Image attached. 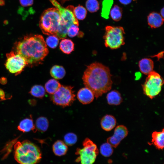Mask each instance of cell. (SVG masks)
I'll return each instance as SVG.
<instances>
[{"label":"cell","mask_w":164,"mask_h":164,"mask_svg":"<svg viewBox=\"0 0 164 164\" xmlns=\"http://www.w3.org/2000/svg\"><path fill=\"white\" fill-rule=\"evenodd\" d=\"M14 48V52L23 57L30 67L42 63L49 53L43 37L38 34L25 36L15 42Z\"/></svg>","instance_id":"1"},{"label":"cell","mask_w":164,"mask_h":164,"mask_svg":"<svg viewBox=\"0 0 164 164\" xmlns=\"http://www.w3.org/2000/svg\"><path fill=\"white\" fill-rule=\"evenodd\" d=\"M111 77L108 67L95 62L87 67L82 80L85 87L90 89L97 98L111 89Z\"/></svg>","instance_id":"2"},{"label":"cell","mask_w":164,"mask_h":164,"mask_svg":"<svg viewBox=\"0 0 164 164\" xmlns=\"http://www.w3.org/2000/svg\"><path fill=\"white\" fill-rule=\"evenodd\" d=\"M14 149L15 159L19 164H36L42 158L39 148L28 140L17 142Z\"/></svg>","instance_id":"3"},{"label":"cell","mask_w":164,"mask_h":164,"mask_svg":"<svg viewBox=\"0 0 164 164\" xmlns=\"http://www.w3.org/2000/svg\"><path fill=\"white\" fill-rule=\"evenodd\" d=\"M60 12L56 8L48 9L43 12L39 22V27L43 34L56 36L60 22Z\"/></svg>","instance_id":"4"},{"label":"cell","mask_w":164,"mask_h":164,"mask_svg":"<svg viewBox=\"0 0 164 164\" xmlns=\"http://www.w3.org/2000/svg\"><path fill=\"white\" fill-rule=\"evenodd\" d=\"M59 10L60 15V22L56 36L59 39L66 37L68 28L72 24L79 26L78 21L73 12L74 7L68 6L66 8L62 7L56 0H49Z\"/></svg>","instance_id":"5"},{"label":"cell","mask_w":164,"mask_h":164,"mask_svg":"<svg viewBox=\"0 0 164 164\" xmlns=\"http://www.w3.org/2000/svg\"><path fill=\"white\" fill-rule=\"evenodd\" d=\"M83 147L77 149L75 154L78 156L75 161L80 164H93L98 153L96 145L88 138L82 143Z\"/></svg>","instance_id":"6"},{"label":"cell","mask_w":164,"mask_h":164,"mask_svg":"<svg viewBox=\"0 0 164 164\" xmlns=\"http://www.w3.org/2000/svg\"><path fill=\"white\" fill-rule=\"evenodd\" d=\"M105 30L103 38L106 47L116 49L125 44V32L123 27L108 26L105 27Z\"/></svg>","instance_id":"7"},{"label":"cell","mask_w":164,"mask_h":164,"mask_svg":"<svg viewBox=\"0 0 164 164\" xmlns=\"http://www.w3.org/2000/svg\"><path fill=\"white\" fill-rule=\"evenodd\" d=\"M163 84V80L160 75L153 71L148 75L142 85L143 93L152 99L160 93Z\"/></svg>","instance_id":"8"},{"label":"cell","mask_w":164,"mask_h":164,"mask_svg":"<svg viewBox=\"0 0 164 164\" xmlns=\"http://www.w3.org/2000/svg\"><path fill=\"white\" fill-rule=\"evenodd\" d=\"M70 86L61 85L53 94L51 100L54 104L64 107L71 105L75 100V94Z\"/></svg>","instance_id":"9"},{"label":"cell","mask_w":164,"mask_h":164,"mask_svg":"<svg viewBox=\"0 0 164 164\" xmlns=\"http://www.w3.org/2000/svg\"><path fill=\"white\" fill-rule=\"evenodd\" d=\"M6 56L7 59L5 64L6 68L16 76L20 74L27 66L25 59L14 51L7 53Z\"/></svg>","instance_id":"10"},{"label":"cell","mask_w":164,"mask_h":164,"mask_svg":"<svg viewBox=\"0 0 164 164\" xmlns=\"http://www.w3.org/2000/svg\"><path fill=\"white\" fill-rule=\"evenodd\" d=\"M128 134V129L125 126L122 125H119L115 128L114 135L108 137L107 142L113 147L116 148L121 140L127 136Z\"/></svg>","instance_id":"11"},{"label":"cell","mask_w":164,"mask_h":164,"mask_svg":"<svg viewBox=\"0 0 164 164\" xmlns=\"http://www.w3.org/2000/svg\"><path fill=\"white\" fill-rule=\"evenodd\" d=\"M77 97L80 103L83 104H86L91 103L94 100V96L90 89L85 87L79 90Z\"/></svg>","instance_id":"12"},{"label":"cell","mask_w":164,"mask_h":164,"mask_svg":"<svg viewBox=\"0 0 164 164\" xmlns=\"http://www.w3.org/2000/svg\"><path fill=\"white\" fill-rule=\"evenodd\" d=\"M148 25L152 29L160 27L163 24L164 19L160 14L155 12L150 13L147 17Z\"/></svg>","instance_id":"13"},{"label":"cell","mask_w":164,"mask_h":164,"mask_svg":"<svg viewBox=\"0 0 164 164\" xmlns=\"http://www.w3.org/2000/svg\"><path fill=\"white\" fill-rule=\"evenodd\" d=\"M116 120L113 116L107 114L102 118L101 121V128L106 131L112 130L115 126Z\"/></svg>","instance_id":"14"},{"label":"cell","mask_w":164,"mask_h":164,"mask_svg":"<svg viewBox=\"0 0 164 164\" xmlns=\"http://www.w3.org/2000/svg\"><path fill=\"white\" fill-rule=\"evenodd\" d=\"M138 66L140 71L145 75H148L153 71L154 65L150 58H144L139 61Z\"/></svg>","instance_id":"15"},{"label":"cell","mask_w":164,"mask_h":164,"mask_svg":"<svg viewBox=\"0 0 164 164\" xmlns=\"http://www.w3.org/2000/svg\"><path fill=\"white\" fill-rule=\"evenodd\" d=\"M151 143L149 144H153L157 148L162 149L164 146V131L163 128L161 132H154L152 134Z\"/></svg>","instance_id":"16"},{"label":"cell","mask_w":164,"mask_h":164,"mask_svg":"<svg viewBox=\"0 0 164 164\" xmlns=\"http://www.w3.org/2000/svg\"><path fill=\"white\" fill-rule=\"evenodd\" d=\"M17 128L18 130L23 132H28L31 131L35 132L37 130L31 117L30 118H26L21 121Z\"/></svg>","instance_id":"17"},{"label":"cell","mask_w":164,"mask_h":164,"mask_svg":"<svg viewBox=\"0 0 164 164\" xmlns=\"http://www.w3.org/2000/svg\"><path fill=\"white\" fill-rule=\"evenodd\" d=\"M68 148L64 142L58 140L53 144L52 146L53 152L56 156H60L65 155L67 153Z\"/></svg>","instance_id":"18"},{"label":"cell","mask_w":164,"mask_h":164,"mask_svg":"<svg viewBox=\"0 0 164 164\" xmlns=\"http://www.w3.org/2000/svg\"><path fill=\"white\" fill-rule=\"evenodd\" d=\"M106 98L108 104L111 105H119L122 101L121 94L118 91L115 90L108 93Z\"/></svg>","instance_id":"19"},{"label":"cell","mask_w":164,"mask_h":164,"mask_svg":"<svg viewBox=\"0 0 164 164\" xmlns=\"http://www.w3.org/2000/svg\"><path fill=\"white\" fill-rule=\"evenodd\" d=\"M60 48L64 53L69 54L74 50V44L70 39H64L60 43Z\"/></svg>","instance_id":"20"},{"label":"cell","mask_w":164,"mask_h":164,"mask_svg":"<svg viewBox=\"0 0 164 164\" xmlns=\"http://www.w3.org/2000/svg\"><path fill=\"white\" fill-rule=\"evenodd\" d=\"M50 73L51 76L56 79L63 78L66 74L65 70L63 67L57 65H54L51 68Z\"/></svg>","instance_id":"21"},{"label":"cell","mask_w":164,"mask_h":164,"mask_svg":"<svg viewBox=\"0 0 164 164\" xmlns=\"http://www.w3.org/2000/svg\"><path fill=\"white\" fill-rule=\"evenodd\" d=\"M58 81L55 79H51L45 84V87L46 91L50 94H53L61 86Z\"/></svg>","instance_id":"22"},{"label":"cell","mask_w":164,"mask_h":164,"mask_svg":"<svg viewBox=\"0 0 164 164\" xmlns=\"http://www.w3.org/2000/svg\"><path fill=\"white\" fill-rule=\"evenodd\" d=\"M49 125L48 120L44 117H39L36 121V128L38 131L41 132L46 131L48 128Z\"/></svg>","instance_id":"23"},{"label":"cell","mask_w":164,"mask_h":164,"mask_svg":"<svg viewBox=\"0 0 164 164\" xmlns=\"http://www.w3.org/2000/svg\"><path fill=\"white\" fill-rule=\"evenodd\" d=\"M113 3V0H104L102 3L101 16L103 18L108 19L111 9Z\"/></svg>","instance_id":"24"},{"label":"cell","mask_w":164,"mask_h":164,"mask_svg":"<svg viewBox=\"0 0 164 164\" xmlns=\"http://www.w3.org/2000/svg\"><path fill=\"white\" fill-rule=\"evenodd\" d=\"M29 93L34 97L42 98L45 95V90L42 85H35L31 88Z\"/></svg>","instance_id":"25"},{"label":"cell","mask_w":164,"mask_h":164,"mask_svg":"<svg viewBox=\"0 0 164 164\" xmlns=\"http://www.w3.org/2000/svg\"><path fill=\"white\" fill-rule=\"evenodd\" d=\"M110 12L111 17L113 20L117 22L121 19L122 10V9L118 5H114Z\"/></svg>","instance_id":"26"},{"label":"cell","mask_w":164,"mask_h":164,"mask_svg":"<svg viewBox=\"0 0 164 164\" xmlns=\"http://www.w3.org/2000/svg\"><path fill=\"white\" fill-rule=\"evenodd\" d=\"M73 12L77 19L81 20L85 18L87 13L86 9L80 5L74 8Z\"/></svg>","instance_id":"27"},{"label":"cell","mask_w":164,"mask_h":164,"mask_svg":"<svg viewBox=\"0 0 164 164\" xmlns=\"http://www.w3.org/2000/svg\"><path fill=\"white\" fill-rule=\"evenodd\" d=\"M112 146L108 143L103 144L100 146V152L103 156L108 157L111 155L113 152Z\"/></svg>","instance_id":"28"},{"label":"cell","mask_w":164,"mask_h":164,"mask_svg":"<svg viewBox=\"0 0 164 164\" xmlns=\"http://www.w3.org/2000/svg\"><path fill=\"white\" fill-rule=\"evenodd\" d=\"M77 138V135L72 132L66 134L64 137L65 143L68 146H71L76 143Z\"/></svg>","instance_id":"29"},{"label":"cell","mask_w":164,"mask_h":164,"mask_svg":"<svg viewBox=\"0 0 164 164\" xmlns=\"http://www.w3.org/2000/svg\"><path fill=\"white\" fill-rule=\"evenodd\" d=\"M86 6L88 11L91 12H95L99 9V4L97 0H87Z\"/></svg>","instance_id":"30"},{"label":"cell","mask_w":164,"mask_h":164,"mask_svg":"<svg viewBox=\"0 0 164 164\" xmlns=\"http://www.w3.org/2000/svg\"><path fill=\"white\" fill-rule=\"evenodd\" d=\"M59 38L56 36L50 35L46 39V45L51 48L54 49L57 46L59 42Z\"/></svg>","instance_id":"31"},{"label":"cell","mask_w":164,"mask_h":164,"mask_svg":"<svg viewBox=\"0 0 164 164\" xmlns=\"http://www.w3.org/2000/svg\"><path fill=\"white\" fill-rule=\"evenodd\" d=\"M78 26L75 24L71 25L67 30V34L70 37H73L77 35H83V33L82 34V33H80L79 29Z\"/></svg>","instance_id":"32"},{"label":"cell","mask_w":164,"mask_h":164,"mask_svg":"<svg viewBox=\"0 0 164 164\" xmlns=\"http://www.w3.org/2000/svg\"><path fill=\"white\" fill-rule=\"evenodd\" d=\"M21 5L23 7L31 6L33 5L34 0H19Z\"/></svg>","instance_id":"33"},{"label":"cell","mask_w":164,"mask_h":164,"mask_svg":"<svg viewBox=\"0 0 164 164\" xmlns=\"http://www.w3.org/2000/svg\"><path fill=\"white\" fill-rule=\"evenodd\" d=\"M0 98L1 100H4L6 99L5 98V93L4 91L0 88Z\"/></svg>","instance_id":"34"},{"label":"cell","mask_w":164,"mask_h":164,"mask_svg":"<svg viewBox=\"0 0 164 164\" xmlns=\"http://www.w3.org/2000/svg\"><path fill=\"white\" fill-rule=\"evenodd\" d=\"M136 0H119L120 2L124 5H128L130 4L132 1Z\"/></svg>","instance_id":"35"},{"label":"cell","mask_w":164,"mask_h":164,"mask_svg":"<svg viewBox=\"0 0 164 164\" xmlns=\"http://www.w3.org/2000/svg\"><path fill=\"white\" fill-rule=\"evenodd\" d=\"M7 82V78L5 77H2L0 79V83L2 84L5 85L6 84Z\"/></svg>","instance_id":"36"},{"label":"cell","mask_w":164,"mask_h":164,"mask_svg":"<svg viewBox=\"0 0 164 164\" xmlns=\"http://www.w3.org/2000/svg\"><path fill=\"white\" fill-rule=\"evenodd\" d=\"M29 103L30 105L33 106L35 105L36 101L35 100L30 99L29 101Z\"/></svg>","instance_id":"37"},{"label":"cell","mask_w":164,"mask_h":164,"mask_svg":"<svg viewBox=\"0 0 164 164\" xmlns=\"http://www.w3.org/2000/svg\"><path fill=\"white\" fill-rule=\"evenodd\" d=\"M164 7H163L160 11V15L163 17H164Z\"/></svg>","instance_id":"38"},{"label":"cell","mask_w":164,"mask_h":164,"mask_svg":"<svg viewBox=\"0 0 164 164\" xmlns=\"http://www.w3.org/2000/svg\"><path fill=\"white\" fill-rule=\"evenodd\" d=\"M61 3H64L65 2L70 1L71 0H59Z\"/></svg>","instance_id":"39"},{"label":"cell","mask_w":164,"mask_h":164,"mask_svg":"<svg viewBox=\"0 0 164 164\" xmlns=\"http://www.w3.org/2000/svg\"><path fill=\"white\" fill-rule=\"evenodd\" d=\"M4 2L3 0H0V5H4Z\"/></svg>","instance_id":"40"}]
</instances>
